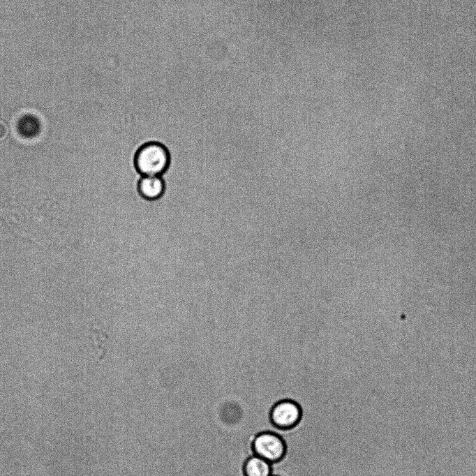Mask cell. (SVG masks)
Segmentation results:
<instances>
[{"label": "cell", "instance_id": "1", "mask_svg": "<svg viewBox=\"0 0 476 476\" xmlns=\"http://www.w3.org/2000/svg\"><path fill=\"white\" fill-rule=\"evenodd\" d=\"M170 154L158 142H149L139 147L134 156V165L142 176H161L168 169Z\"/></svg>", "mask_w": 476, "mask_h": 476}, {"label": "cell", "instance_id": "2", "mask_svg": "<svg viewBox=\"0 0 476 476\" xmlns=\"http://www.w3.org/2000/svg\"><path fill=\"white\" fill-rule=\"evenodd\" d=\"M254 454L271 463L279 461L285 452V445L277 433L267 431L258 433L252 443Z\"/></svg>", "mask_w": 476, "mask_h": 476}, {"label": "cell", "instance_id": "3", "mask_svg": "<svg viewBox=\"0 0 476 476\" xmlns=\"http://www.w3.org/2000/svg\"><path fill=\"white\" fill-rule=\"evenodd\" d=\"M301 413V408L296 402L283 399L274 405L269 417L274 426L285 429L295 426L300 419Z\"/></svg>", "mask_w": 476, "mask_h": 476}, {"label": "cell", "instance_id": "4", "mask_svg": "<svg viewBox=\"0 0 476 476\" xmlns=\"http://www.w3.org/2000/svg\"><path fill=\"white\" fill-rule=\"evenodd\" d=\"M137 189L142 198L153 201L159 199L164 194L165 184L161 176L145 175L138 180Z\"/></svg>", "mask_w": 476, "mask_h": 476}, {"label": "cell", "instance_id": "5", "mask_svg": "<svg viewBox=\"0 0 476 476\" xmlns=\"http://www.w3.org/2000/svg\"><path fill=\"white\" fill-rule=\"evenodd\" d=\"M244 473L245 476H272V463L253 454L244 462Z\"/></svg>", "mask_w": 476, "mask_h": 476}, {"label": "cell", "instance_id": "6", "mask_svg": "<svg viewBox=\"0 0 476 476\" xmlns=\"http://www.w3.org/2000/svg\"><path fill=\"white\" fill-rule=\"evenodd\" d=\"M39 128L38 124L32 117H27L22 120L20 124V129L21 133L27 137L34 136L38 132Z\"/></svg>", "mask_w": 476, "mask_h": 476}, {"label": "cell", "instance_id": "7", "mask_svg": "<svg viewBox=\"0 0 476 476\" xmlns=\"http://www.w3.org/2000/svg\"><path fill=\"white\" fill-rule=\"evenodd\" d=\"M272 476H275V475H272Z\"/></svg>", "mask_w": 476, "mask_h": 476}]
</instances>
